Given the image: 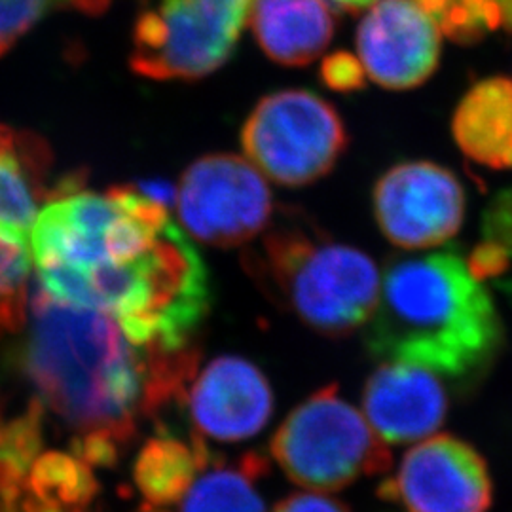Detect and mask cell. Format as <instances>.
<instances>
[{"instance_id":"obj_1","label":"cell","mask_w":512,"mask_h":512,"mask_svg":"<svg viewBox=\"0 0 512 512\" xmlns=\"http://www.w3.org/2000/svg\"><path fill=\"white\" fill-rule=\"evenodd\" d=\"M38 285L99 311L141 348L181 351L211 304L207 270L167 207L137 188L57 192L31 234Z\"/></svg>"},{"instance_id":"obj_2","label":"cell","mask_w":512,"mask_h":512,"mask_svg":"<svg viewBox=\"0 0 512 512\" xmlns=\"http://www.w3.org/2000/svg\"><path fill=\"white\" fill-rule=\"evenodd\" d=\"M25 372L48 410L78 433L76 456L112 463L135 433L141 410H160L167 351L141 346L99 311L55 300L40 287L29 298Z\"/></svg>"},{"instance_id":"obj_3","label":"cell","mask_w":512,"mask_h":512,"mask_svg":"<svg viewBox=\"0 0 512 512\" xmlns=\"http://www.w3.org/2000/svg\"><path fill=\"white\" fill-rule=\"evenodd\" d=\"M365 327L372 355L448 378L492 365L503 342L492 296L456 251L393 258Z\"/></svg>"},{"instance_id":"obj_4","label":"cell","mask_w":512,"mask_h":512,"mask_svg":"<svg viewBox=\"0 0 512 512\" xmlns=\"http://www.w3.org/2000/svg\"><path fill=\"white\" fill-rule=\"evenodd\" d=\"M243 266L275 304L330 338L365 327L382 285L370 256L302 220L268 226L245 251Z\"/></svg>"},{"instance_id":"obj_5","label":"cell","mask_w":512,"mask_h":512,"mask_svg":"<svg viewBox=\"0 0 512 512\" xmlns=\"http://www.w3.org/2000/svg\"><path fill=\"white\" fill-rule=\"evenodd\" d=\"M272 456L294 484L332 494L391 467L389 444L336 385L298 404L275 431Z\"/></svg>"},{"instance_id":"obj_6","label":"cell","mask_w":512,"mask_h":512,"mask_svg":"<svg viewBox=\"0 0 512 512\" xmlns=\"http://www.w3.org/2000/svg\"><path fill=\"white\" fill-rule=\"evenodd\" d=\"M256 0H162L135 21L129 65L152 80L194 82L238 48Z\"/></svg>"},{"instance_id":"obj_7","label":"cell","mask_w":512,"mask_h":512,"mask_svg":"<svg viewBox=\"0 0 512 512\" xmlns=\"http://www.w3.org/2000/svg\"><path fill=\"white\" fill-rule=\"evenodd\" d=\"M245 158L270 181L300 188L329 175L348 148L338 110L310 90L262 97L241 129Z\"/></svg>"},{"instance_id":"obj_8","label":"cell","mask_w":512,"mask_h":512,"mask_svg":"<svg viewBox=\"0 0 512 512\" xmlns=\"http://www.w3.org/2000/svg\"><path fill=\"white\" fill-rule=\"evenodd\" d=\"M175 203L186 236L220 249L247 245L275 213L266 177L236 154L196 160L184 171Z\"/></svg>"},{"instance_id":"obj_9","label":"cell","mask_w":512,"mask_h":512,"mask_svg":"<svg viewBox=\"0 0 512 512\" xmlns=\"http://www.w3.org/2000/svg\"><path fill=\"white\" fill-rule=\"evenodd\" d=\"M374 217L393 245L420 251L454 238L465 217L458 177L433 162L393 165L372 192Z\"/></svg>"},{"instance_id":"obj_10","label":"cell","mask_w":512,"mask_h":512,"mask_svg":"<svg viewBox=\"0 0 512 512\" xmlns=\"http://www.w3.org/2000/svg\"><path fill=\"white\" fill-rule=\"evenodd\" d=\"M380 495L406 512H486L494 486L473 446L452 435H431L408 450Z\"/></svg>"},{"instance_id":"obj_11","label":"cell","mask_w":512,"mask_h":512,"mask_svg":"<svg viewBox=\"0 0 512 512\" xmlns=\"http://www.w3.org/2000/svg\"><path fill=\"white\" fill-rule=\"evenodd\" d=\"M357 52L372 82L403 92L439 69L442 40L437 25L412 0H380L357 27Z\"/></svg>"},{"instance_id":"obj_12","label":"cell","mask_w":512,"mask_h":512,"mask_svg":"<svg viewBox=\"0 0 512 512\" xmlns=\"http://www.w3.org/2000/svg\"><path fill=\"white\" fill-rule=\"evenodd\" d=\"M196 437L239 442L260 433L274 412L268 378L251 361L226 355L205 366L188 393Z\"/></svg>"},{"instance_id":"obj_13","label":"cell","mask_w":512,"mask_h":512,"mask_svg":"<svg viewBox=\"0 0 512 512\" xmlns=\"http://www.w3.org/2000/svg\"><path fill=\"white\" fill-rule=\"evenodd\" d=\"M363 410L385 444H408L435 435L448 414V395L435 372L385 361L366 380Z\"/></svg>"},{"instance_id":"obj_14","label":"cell","mask_w":512,"mask_h":512,"mask_svg":"<svg viewBox=\"0 0 512 512\" xmlns=\"http://www.w3.org/2000/svg\"><path fill=\"white\" fill-rule=\"evenodd\" d=\"M251 25L262 52L285 67L310 65L336 35L325 0H256Z\"/></svg>"},{"instance_id":"obj_15","label":"cell","mask_w":512,"mask_h":512,"mask_svg":"<svg viewBox=\"0 0 512 512\" xmlns=\"http://www.w3.org/2000/svg\"><path fill=\"white\" fill-rule=\"evenodd\" d=\"M452 133L459 150L478 165L512 169V80L492 76L476 82L459 101Z\"/></svg>"},{"instance_id":"obj_16","label":"cell","mask_w":512,"mask_h":512,"mask_svg":"<svg viewBox=\"0 0 512 512\" xmlns=\"http://www.w3.org/2000/svg\"><path fill=\"white\" fill-rule=\"evenodd\" d=\"M48 160V147L37 135L8 128L0 137V236L31 243Z\"/></svg>"},{"instance_id":"obj_17","label":"cell","mask_w":512,"mask_h":512,"mask_svg":"<svg viewBox=\"0 0 512 512\" xmlns=\"http://www.w3.org/2000/svg\"><path fill=\"white\" fill-rule=\"evenodd\" d=\"M209 463V452L203 439H154L141 450L135 465V482L145 495L147 505L165 509L183 499L196 476Z\"/></svg>"},{"instance_id":"obj_18","label":"cell","mask_w":512,"mask_h":512,"mask_svg":"<svg viewBox=\"0 0 512 512\" xmlns=\"http://www.w3.org/2000/svg\"><path fill=\"white\" fill-rule=\"evenodd\" d=\"M266 471L264 458L249 454L236 465L200 473L181 499V512H266L255 486Z\"/></svg>"},{"instance_id":"obj_19","label":"cell","mask_w":512,"mask_h":512,"mask_svg":"<svg viewBox=\"0 0 512 512\" xmlns=\"http://www.w3.org/2000/svg\"><path fill=\"white\" fill-rule=\"evenodd\" d=\"M425 16L461 46L482 42L490 33L501 31L497 0H412Z\"/></svg>"},{"instance_id":"obj_20","label":"cell","mask_w":512,"mask_h":512,"mask_svg":"<svg viewBox=\"0 0 512 512\" xmlns=\"http://www.w3.org/2000/svg\"><path fill=\"white\" fill-rule=\"evenodd\" d=\"M82 0H0V57L16 46L54 6L80 8Z\"/></svg>"},{"instance_id":"obj_21","label":"cell","mask_w":512,"mask_h":512,"mask_svg":"<svg viewBox=\"0 0 512 512\" xmlns=\"http://www.w3.org/2000/svg\"><path fill=\"white\" fill-rule=\"evenodd\" d=\"M321 80L332 92H359L366 84L365 67L359 57L349 52H336L321 63Z\"/></svg>"},{"instance_id":"obj_22","label":"cell","mask_w":512,"mask_h":512,"mask_svg":"<svg viewBox=\"0 0 512 512\" xmlns=\"http://www.w3.org/2000/svg\"><path fill=\"white\" fill-rule=\"evenodd\" d=\"M484 236L512 253V190L497 196L484 217Z\"/></svg>"},{"instance_id":"obj_23","label":"cell","mask_w":512,"mask_h":512,"mask_svg":"<svg viewBox=\"0 0 512 512\" xmlns=\"http://www.w3.org/2000/svg\"><path fill=\"white\" fill-rule=\"evenodd\" d=\"M467 266H469V272L475 275L478 281H482L486 277L503 274L507 270V266H509V253L501 245L486 239L484 243H480L475 251H473Z\"/></svg>"},{"instance_id":"obj_24","label":"cell","mask_w":512,"mask_h":512,"mask_svg":"<svg viewBox=\"0 0 512 512\" xmlns=\"http://www.w3.org/2000/svg\"><path fill=\"white\" fill-rule=\"evenodd\" d=\"M272 512H351L348 507L332 499L327 494L319 492H302V494H293L285 499H281L274 507Z\"/></svg>"},{"instance_id":"obj_25","label":"cell","mask_w":512,"mask_h":512,"mask_svg":"<svg viewBox=\"0 0 512 512\" xmlns=\"http://www.w3.org/2000/svg\"><path fill=\"white\" fill-rule=\"evenodd\" d=\"M137 190L141 194H145L150 200L162 203L165 207H169L171 203H175V200H177V190L165 181H143V183H139Z\"/></svg>"},{"instance_id":"obj_26","label":"cell","mask_w":512,"mask_h":512,"mask_svg":"<svg viewBox=\"0 0 512 512\" xmlns=\"http://www.w3.org/2000/svg\"><path fill=\"white\" fill-rule=\"evenodd\" d=\"M329 4L330 8H336L340 12H349V14H357L365 8L374 6L376 2L380 0H325Z\"/></svg>"},{"instance_id":"obj_27","label":"cell","mask_w":512,"mask_h":512,"mask_svg":"<svg viewBox=\"0 0 512 512\" xmlns=\"http://www.w3.org/2000/svg\"><path fill=\"white\" fill-rule=\"evenodd\" d=\"M499 18H501V31L512 37V0H497Z\"/></svg>"},{"instance_id":"obj_28","label":"cell","mask_w":512,"mask_h":512,"mask_svg":"<svg viewBox=\"0 0 512 512\" xmlns=\"http://www.w3.org/2000/svg\"><path fill=\"white\" fill-rule=\"evenodd\" d=\"M110 0H84L82 12L88 16H101L109 8Z\"/></svg>"}]
</instances>
